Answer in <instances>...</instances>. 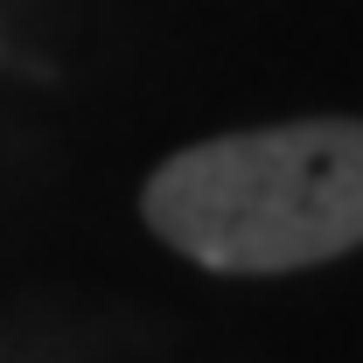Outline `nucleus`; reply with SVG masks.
Wrapping results in <instances>:
<instances>
[{"label":"nucleus","instance_id":"1","mask_svg":"<svg viewBox=\"0 0 363 363\" xmlns=\"http://www.w3.org/2000/svg\"><path fill=\"white\" fill-rule=\"evenodd\" d=\"M140 217L203 272L328 266L363 245V119L315 112L196 140L140 182Z\"/></svg>","mask_w":363,"mask_h":363}]
</instances>
